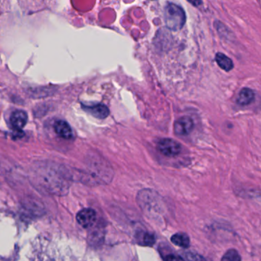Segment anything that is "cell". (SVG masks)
Instances as JSON below:
<instances>
[{
  "instance_id": "cell-1",
  "label": "cell",
  "mask_w": 261,
  "mask_h": 261,
  "mask_svg": "<svg viewBox=\"0 0 261 261\" xmlns=\"http://www.w3.org/2000/svg\"><path fill=\"white\" fill-rule=\"evenodd\" d=\"M30 179L41 192L55 195L68 193L71 176L65 168L51 162H38L32 168Z\"/></svg>"
},
{
  "instance_id": "cell-7",
  "label": "cell",
  "mask_w": 261,
  "mask_h": 261,
  "mask_svg": "<svg viewBox=\"0 0 261 261\" xmlns=\"http://www.w3.org/2000/svg\"><path fill=\"white\" fill-rule=\"evenodd\" d=\"M55 132L59 137L65 140H72L74 138V132L69 123L65 120H58L54 123Z\"/></svg>"
},
{
  "instance_id": "cell-9",
  "label": "cell",
  "mask_w": 261,
  "mask_h": 261,
  "mask_svg": "<svg viewBox=\"0 0 261 261\" xmlns=\"http://www.w3.org/2000/svg\"><path fill=\"white\" fill-rule=\"evenodd\" d=\"M84 109L85 110V111L91 114L93 117L99 119L106 118L110 114L109 109L102 103L92 105V106H85L84 107Z\"/></svg>"
},
{
  "instance_id": "cell-12",
  "label": "cell",
  "mask_w": 261,
  "mask_h": 261,
  "mask_svg": "<svg viewBox=\"0 0 261 261\" xmlns=\"http://www.w3.org/2000/svg\"><path fill=\"white\" fill-rule=\"evenodd\" d=\"M171 241L178 247L187 248L190 245V240L189 236L184 233H177L171 238Z\"/></svg>"
},
{
  "instance_id": "cell-6",
  "label": "cell",
  "mask_w": 261,
  "mask_h": 261,
  "mask_svg": "<svg viewBox=\"0 0 261 261\" xmlns=\"http://www.w3.org/2000/svg\"><path fill=\"white\" fill-rule=\"evenodd\" d=\"M194 128V121L191 117H182L178 119L174 124V131L178 136L189 135Z\"/></svg>"
},
{
  "instance_id": "cell-13",
  "label": "cell",
  "mask_w": 261,
  "mask_h": 261,
  "mask_svg": "<svg viewBox=\"0 0 261 261\" xmlns=\"http://www.w3.org/2000/svg\"><path fill=\"white\" fill-rule=\"evenodd\" d=\"M221 261H241V257L237 250H229L223 256Z\"/></svg>"
},
{
  "instance_id": "cell-4",
  "label": "cell",
  "mask_w": 261,
  "mask_h": 261,
  "mask_svg": "<svg viewBox=\"0 0 261 261\" xmlns=\"http://www.w3.org/2000/svg\"><path fill=\"white\" fill-rule=\"evenodd\" d=\"M157 146L160 152L168 157L177 156L181 150V144L172 139H162Z\"/></svg>"
},
{
  "instance_id": "cell-2",
  "label": "cell",
  "mask_w": 261,
  "mask_h": 261,
  "mask_svg": "<svg viewBox=\"0 0 261 261\" xmlns=\"http://www.w3.org/2000/svg\"><path fill=\"white\" fill-rule=\"evenodd\" d=\"M113 175L114 173L111 166L99 156L91 159L87 166L86 170L83 172L85 182H89L91 185L93 183L100 185L110 182Z\"/></svg>"
},
{
  "instance_id": "cell-3",
  "label": "cell",
  "mask_w": 261,
  "mask_h": 261,
  "mask_svg": "<svg viewBox=\"0 0 261 261\" xmlns=\"http://www.w3.org/2000/svg\"><path fill=\"white\" fill-rule=\"evenodd\" d=\"M164 19L167 28L172 31H178L186 24V13L181 7L169 4L165 8Z\"/></svg>"
},
{
  "instance_id": "cell-10",
  "label": "cell",
  "mask_w": 261,
  "mask_h": 261,
  "mask_svg": "<svg viewBox=\"0 0 261 261\" xmlns=\"http://www.w3.org/2000/svg\"><path fill=\"white\" fill-rule=\"evenodd\" d=\"M255 94L250 88H243L237 98V103L241 106H247L254 100Z\"/></svg>"
},
{
  "instance_id": "cell-14",
  "label": "cell",
  "mask_w": 261,
  "mask_h": 261,
  "mask_svg": "<svg viewBox=\"0 0 261 261\" xmlns=\"http://www.w3.org/2000/svg\"><path fill=\"white\" fill-rule=\"evenodd\" d=\"M154 236L150 233H146L143 235V243H144L145 245L150 246L154 244Z\"/></svg>"
},
{
  "instance_id": "cell-8",
  "label": "cell",
  "mask_w": 261,
  "mask_h": 261,
  "mask_svg": "<svg viewBox=\"0 0 261 261\" xmlns=\"http://www.w3.org/2000/svg\"><path fill=\"white\" fill-rule=\"evenodd\" d=\"M28 115L25 111L16 110L10 116V123L13 129L20 130L27 125Z\"/></svg>"
},
{
  "instance_id": "cell-11",
  "label": "cell",
  "mask_w": 261,
  "mask_h": 261,
  "mask_svg": "<svg viewBox=\"0 0 261 261\" xmlns=\"http://www.w3.org/2000/svg\"><path fill=\"white\" fill-rule=\"evenodd\" d=\"M215 61L218 66L225 71H230L233 69V63L230 58L227 57L223 53H217L215 56Z\"/></svg>"
},
{
  "instance_id": "cell-15",
  "label": "cell",
  "mask_w": 261,
  "mask_h": 261,
  "mask_svg": "<svg viewBox=\"0 0 261 261\" xmlns=\"http://www.w3.org/2000/svg\"><path fill=\"white\" fill-rule=\"evenodd\" d=\"M165 261H185L181 256L177 255L169 254L164 258Z\"/></svg>"
},
{
  "instance_id": "cell-5",
  "label": "cell",
  "mask_w": 261,
  "mask_h": 261,
  "mask_svg": "<svg viewBox=\"0 0 261 261\" xmlns=\"http://www.w3.org/2000/svg\"><path fill=\"white\" fill-rule=\"evenodd\" d=\"M76 219L83 228H91L97 221V213L94 209L85 208L77 213Z\"/></svg>"
}]
</instances>
